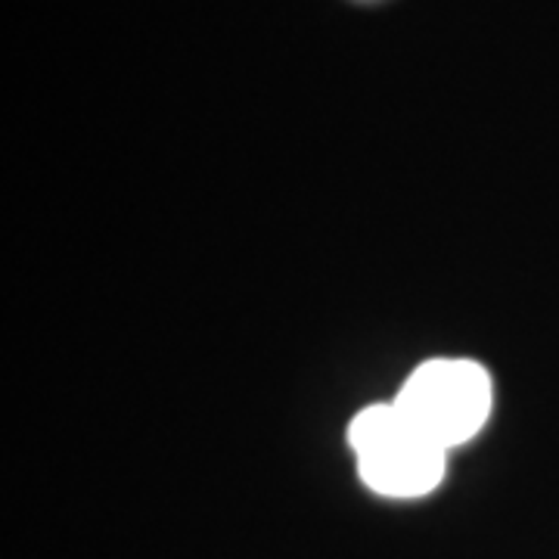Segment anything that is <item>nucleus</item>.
I'll list each match as a JSON object with an SVG mask.
<instances>
[{
  "label": "nucleus",
  "instance_id": "f257e3e1",
  "mask_svg": "<svg viewBox=\"0 0 559 559\" xmlns=\"http://www.w3.org/2000/svg\"><path fill=\"white\" fill-rule=\"evenodd\" d=\"M352 451L358 457L360 479L385 498L429 495L444 476V454L426 439L395 401L373 404L352 419Z\"/></svg>",
  "mask_w": 559,
  "mask_h": 559
},
{
  "label": "nucleus",
  "instance_id": "f03ea898",
  "mask_svg": "<svg viewBox=\"0 0 559 559\" xmlns=\"http://www.w3.org/2000/svg\"><path fill=\"white\" fill-rule=\"evenodd\" d=\"M399 411L441 451L469 441L491 414V380L473 360H429L399 392Z\"/></svg>",
  "mask_w": 559,
  "mask_h": 559
}]
</instances>
